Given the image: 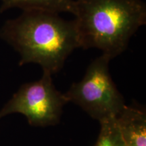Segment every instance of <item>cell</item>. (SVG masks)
I'll list each match as a JSON object with an SVG mask.
<instances>
[{"label": "cell", "instance_id": "1", "mask_svg": "<svg viewBox=\"0 0 146 146\" xmlns=\"http://www.w3.org/2000/svg\"><path fill=\"white\" fill-rule=\"evenodd\" d=\"M0 37L21 54V64L35 63L52 74L62 68L76 48H81L75 21H67L50 11H23L7 21Z\"/></svg>", "mask_w": 146, "mask_h": 146}, {"label": "cell", "instance_id": "2", "mask_svg": "<svg viewBox=\"0 0 146 146\" xmlns=\"http://www.w3.org/2000/svg\"><path fill=\"white\" fill-rule=\"evenodd\" d=\"M81 48H96L112 60L127 49L146 23L143 0H74Z\"/></svg>", "mask_w": 146, "mask_h": 146}, {"label": "cell", "instance_id": "3", "mask_svg": "<svg viewBox=\"0 0 146 146\" xmlns=\"http://www.w3.org/2000/svg\"><path fill=\"white\" fill-rule=\"evenodd\" d=\"M110 60L103 54L93 60L83 78L64 94L68 103L80 106L100 123L116 118L126 106L110 74Z\"/></svg>", "mask_w": 146, "mask_h": 146}, {"label": "cell", "instance_id": "4", "mask_svg": "<svg viewBox=\"0 0 146 146\" xmlns=\"http://www.w3.org/2000/svg\"><path fill=\"white\" fill-rule=\"evenodd\" d=\"M52 75L43 71L41 78L24 85L0 112V118L18 112L25 115L35 127L57 125L68 102L64 94L56 89Z\"/></svg>", "mask_w": 146, "mask_h": 146}, {"label": "cell", "instance_id": "5", "mask_svg": "<svg viewBox=\"0 0 146 146\" xmlns=\"http://www.w3.org/2000/svg\"><path fill=\"white\" fill-rule=\"evenodd\" d=\"M126 146H146V114L127 105L116 117Z\"/></svg>", "mask_w": 146, "mask_h": 146}, {"label": "cell", "instance_id": "6", "mask_svg": "<svg viewBox=\"0 0 146 146\" xmlns=\"http://www.w3.org/2000/svg\"><path fill=\"white\" fill-rule=\"evenodd\" d=\"M1 11L18 8L23 11L40 10L56 13H74V0H0Z\"/></svg>", "mask_w": 146, "mask_h": 146}, {"label": "cell", "instance_id": "7", "mask_svg": "<svg viewBox=\"0 0 146 146\" xmlns=\"http://www.w3.org/2000/svg\"><path fill=\"white\" fill-rule=\"evenodd\" d=\"M100 123V132L95 146H126L116 118Z\"/></svg>", "mask_w": 146, "mask_h": 146}]
</instances>
